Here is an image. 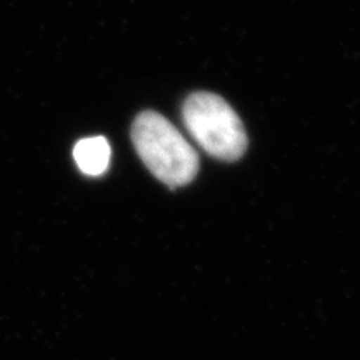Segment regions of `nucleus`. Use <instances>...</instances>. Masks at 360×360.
<instances>
[{
    "instance_id": "obj_2",
    "label": "nucleus",
    "mask_w": 360,
    "mask_h": 360,
    "mask_svg": "<svg viewBox=\"0 0 360 360\" xmlns=\"http://www.w3.org/2000/svg\"><path fill=\"white\" fill-rule=\"evenodd\" d=\"M184 124L195 142L209 155L220 160H237L247 148V134L236 110L222 97L195 92L182 109Z\"/></svg>"
},
{
    "instance_id": "obj_1",
    "label": "nucleus",
    "mask_w": 360,
    "mask_h": 360,
    "mask_svg": "<svg viewBox=\"0 0 360 360\" xmlns=\"http://www.w3.org/2000/svg\"><path fill=\"white\" fill-rule=\"evenodd\" d=\"M135 150L148 170L170 187L187 186L199 172V155L165 117L143 112L132 127Z\"/></svg>"
},
{
    "instance_id": "obj_3",
    "label": "nucleus",
    "mask_w": 360,
    "mask_h": 360,
    "mask_svg": "<svg viewBox=\"0 0 360 360\" xmlns=\"http://www.w3.org/2000/svg\"><path fill=\"white\" fill-rule=\"evenodd\" d=\"M74 159L87 175H102L110 164V146L103 137H89L74 147Z\"/></svg>"
}]
</instances>
